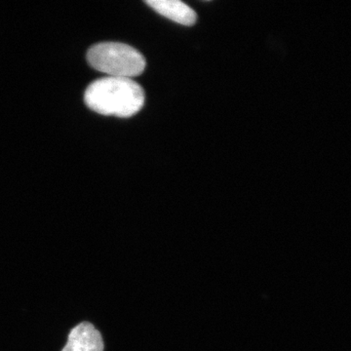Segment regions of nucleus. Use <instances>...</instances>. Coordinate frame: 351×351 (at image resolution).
Here are the masks:
<instances>
[{
	"instance_id": "1",
	"label": "nucleus",
	"mask_w": 351,
	"mask_h": 351,
	"mask_svg": "<svg viewBox=\"0 0 351 351\" xmlns=\"http://www.w3.org/2000/svg\"><path fill=\"white\" fill-rule=\"evenodd\" d=\"M145 91L131 78L106 77L97 80L85 91V104L101 115L131 117L145 105Z\"/></svg>"
},
{
	"instance_id": "2",
	"label": "nucleus",
	"mask_w": 351,
	"mask_h": 351,
	"mask_svg": "<svg viewBox=\"0 0 351 351\" xmlns=\"http://www.w3.org/2000/svg\"><path fill=\"white\" fill-rule=\"evenodd\" d=\"M87 60L92 68L108 76L131 80L142 75L147 64L142 53L120 43H101L92 46L88 50Z\"/></svg>"
},
{
	"instance_id": "3",
	"label": "nucleus",
	"mask_w": 351,
	"mask_h": 351,
	"mask_svg": "<svg viewBox=\"0 0 351 351\" xmlns=\"http://www.w3.org/2000/svg\"><path fill=\"white\" fill-rule=\"evenodd\" d=\"M62 351H104L101 332L91 323H80L69 332L66 345Z\"/></svg>"
},
{
	"instance_id": "4",
	"label": "nucleus",
	"mask_w": 351,
	"mask_h": 351,
	"mask_svg": "<svg viewBox=\"0 0 351 351\" xmlns=\"http://www.w3.org/2000/svg\"><path fill=\"white\" fill-rule=\"evenodd\" d=\"M147 5L163 17L174 21L182 25H193L197 21V15L191 7L178 0H147Z\"/></svg>"
}]
</instances>
